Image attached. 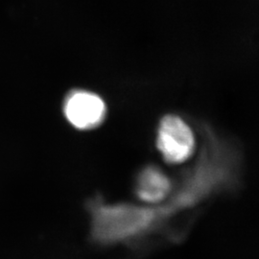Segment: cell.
I'll use <instances>...</instances> for the list:
<instances>
[{"instance_id": "cell-3", "label": "cell", "mask_w": 259, "mask_h": 259, "mask_svg": "<svg viewBox=\"0 0 259 259\" xmlns=\"http://www.w3.org/2000/svg\"><path fill=\"white\" fill-rule=\"evenodd\" d=\"M63 111L65 119L73 128L90 131L102 124L108 108L105 100L97 93L74 90L65 96Z\"/></svg>"}, {"instance_id": "cell-1", "label": "cell", "mask_w": 259, "mask_h": 259, "mask_svg": "<svg viewBox=\"0 0 259 259\" xmlns=\"http://www.w3.org/2000/svg\"><path fill=\"white\" fill-rule=\"evenodd\" d=\"M87 209L91 239L102 247L135 246L157 235L167 226L159 206L108 203L94 197Z\"/></svg>"}, {"instance_id": "cell-4", "label": "cell", "mask_w": 259, "mask_h": 259, "mask_svg": "<svg viewBox=\"0 0 259 259\" xmlns=\"http://www.w3.org/2000/svg\"><path fill=\"white\" fill-rule=\"evenodd\" d=\"M173 191L169 177L155 166L146 167L140 171L135 183V193L141 203L147 205H163Z\"/></svg>"}, {"instance_id": "cell-2", "label": "cell", "mask_w": 259, "mask_h": 259, "mask_svg": "<svg viewBox=\"0 0 259 259\" xmlns=\"http://www.w3.org/2000/svg\"><path fill=\"white\" fill-rule=\"evenodd\" d=\"M194 132L186 121L175 114L164 116L158 124L157 147L169 163H183L194 153Z\"/></svg>"}]
</instances>
